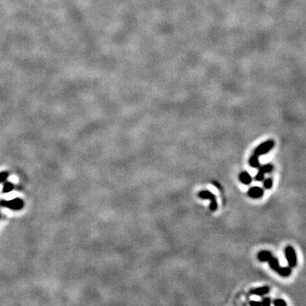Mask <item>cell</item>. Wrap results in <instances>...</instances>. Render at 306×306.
<instances>
[{
	"label": "cell",
	"instance_id": "4fadbf2b",
	"mask_svg": "<svg viewBox=\"0 0 306 306\" xmlns=\"http://www.w3.org/2000/svg\"><path fill=\"white\" fill-rule=\"evenodd\" d=\"M263 185H264V188L265 190H270L273 186V180L271 178H267V179H264L263 180Z\"/></svg>",
	"mask_w": 306,
	"mask_h": 306
},
{
	"label": "cell",
	"instance_id": "7c38bea8",
	"mask_svg": "<svg viewBox=\"0 0 306 306\" xmlns=\"http://www.w3.org/2000/svg\"><path fill=\"white\" fill-rule=\"evenodd\" d=\"M260 170H262L264 173H270L273 171L274 169V166L270 163H268V164H265L264 166H260L259 168Z\"/></svg>",
	"mask_w": 306,
	"mask_h": 306
},
{
	"label": "cell",
	"instance_id": "2e32d148",
	"mask_svg": "<svg viewBox=\"0 0 306 306\" xmlns=\"http://www.w3.org/2000/svg\"><path fill=\"white\" fill-rule=\"evenodd\" d=\"M273 305L275 306H287V303L281 298H276L273 301Z\"/></svg>",
	"mask_w": 306,
	"mask_h": 306
},
{
	"label": "cell",
	"instance_id": "9c48e42d",
	"mask_svg": "<svg viewBox=\"0 0 306 306\" xmlns=\"http://www.w3.org/2000/svg\"><path fill=\"white\" fill-rule=\"evenodd\" d=\"M248 163L250 165V167L253 168H259L260 167V160H259V156L253 154V156H250L249 158V161H248Z\"/></svg>",
	"mask_w": 306,
	"mask_h": 306
},
{
	"label": "cell",
	"instance_id": "9a60e30c",
	"mask_svg": "<svg viewBox=\"0 0 306 306\" xmlns=\"http://www.w3.org/2000/svg\"><path fill=\"white\" fill-rule=\"evenodd\" d=\"M264 175H265V173H264L262 170H260V168H259V171H258L257 174L255 175L254 180H255L256 181H259V182H260V181H263V180H264Z\"/></svg>",
	"mask_w": 306,
	"mask_h": 306
},
{
	"label": "cell",
	"instance_id": "e0dca14e",
	"mask_svg": "<svg viewBox=\"0 0 306 306\" xmlns=\"http://www.w3.org/2000/svg\"><path fill=\"white\" fill-rule=\"evenodd\" d=\"M8 176H9V173L7 172H1L0 173V183L5 182Z\"/></svg>",
	"mask_w": 306,
	"mask_h": 306
},
{
	"label": "cell",
	"instance_id": "5bb4252c",
	"mask_svg": "<svg viewBox=\"0 0 306 306\" xmlns=\"http://www.w3.org/2000/svg\"><path fill=\"white\" fill-rule=\"evenodd\" d=\"M14 189V184L11 182H5L3 184V193H9L12 191Z\"/></svg>",
	"mask_w": 306,
	"mask_h": 306
},
{
	"label": "cell",
	"instance_id": "d6986e66",
	"mask_svg": "<svg viewBox=\"0 0 306 306\" xmlns=\"http://www.w3.org/2000/svg\"><path fill=\"white\" fill-rule=\"evenodd\" d=\"M249 305H262V304H261V302H260V301H251L250 303H249Z\"/></svg>",
	"mask_w": 306,
	"mask_h": 306
},
{
	"label": "cell",
	"instance_id": "ba28073f",
	"mask_svg": "<svg viewBox=\"0 0 306 306\" xmlns=\"http://www.w3.org/2000/svg\"><path fill=\"white\" fill-rule=\"evenodd\" d=\"M272 256H273V255H272V253H271L270 251H268V250H262V251H260V253H258L257 258H258V260H260V262H267Z\"/></svg>",
	"mask_w": 306,
	"mask_h": 306
},
{
	"label": "cell",
	"instance_id": "8fae6325",
	"mask_svg": "<svg viewBox=\"0 0 306 306\" xmlns=\"http://www.w3.org/2000/svg\"><path fill=\"white\" fill-rule=\"evenodd\" d=\"M276 272L282 277H288L292 274V270H291L290 267H281V266Z\"/></svg>",
	"mask_w": 306,
	"mask_h": 306
},
{
	"label": "cell",
	"instance_id": "30bf717a",
	"mask_svg": "<svg viewBox=\"0 0 306 306\" xmlns=\"http://www.w3.org/2000/svg\"><path fill=\"white\" fill-rule=\"evenodd\" d=\"M267 262L269 263L270 267L273 270H275V272H276V271L279 270V268L281 267V266H280V264H279V261H278V260H277L275 257H273V256H272Z\"/></svg>",
	"mask_w": 306,
	"mask_h": 306
},
{
	"label": "cell",
	"instance_id": "3957f363",
	"mask_svg": "<svg viewBox=\"0 0 306 306\" xmlns=\"http://www.w3.org/2000/svg\"><path fill=\"white\" fill-rule=\"evenodd\" d=\"M0 205L4 208H8L12 210H20L24 207V201L20 198H15L10 201H1Z\"/></svg>",
	"mask_w": 306,
	"mask_h": 306
},
{
	"label": "cell",
	"instance_id": "277c9868",
	"mask_svg": "<svg viewBox=\"0 0 306 306\" xmlns=\"http://www.w3.org/2000/svg\"><path fill=\"white\" fill-rule=\"evenodd\" d=\"M284 254L290 268H294L297 265V255L294 248L292 246H288L284 249Z\"/></svg>",
	"mask_w": 306,
	"mask_h": 306
},
{
	"label": "cell",
	"instance_id": "8992f818",
	"mask_svg": "<svg viewBox=\"0 0 306 306\" xmlns=\"http://www.w3.org/2000/svg\"><path fill=\"white\" fill-rule=\"evenodd\" d=\"M270 292V288L268 286H264L261 288H257L250 290V294L252 295H256V296H264Z\"/></svg>",
	"mask_w": 306,
	"mask_h": 306
},
{
	"label": "cell",
	"instance_id": "6da1fadb",
	"mask_svg": "<svg viewBox=\"0 0 306 306\" xmlns=\"http://www.w3.org/2000/svg\"><path fill=\"white\" fill-rule=\"evenodd\" d=\"M198 197L203 200H209L210 201V205H209V209L211 211H216L218 208V203L216 201V197L214 193L211 191L205 190V191H201L198 192Z\"/></svg>",
	"mask_w": 306,
	"mask_h": 306
},
{
	"label": "cell",
	"instance_id": "5b68a950",
	"mask_svg": "<svg viewBox=\"0 0 306 306\" xmlns=\"http://www.w3.org/2000/svg\"><path fill=\"white\" fill-rule=\"evenodd\" d=\"M264 190L260 187L258 186H253L251 187L248 191H247V195L249 197L253 199H259L261 198L264 196Z\"/></svg>",
	"mask_w": 306,
	"mask_h": 306
},
{
	"label": "cell",
	"instance_id": "ac0fdd59",
	"mask_svg": "<svg viewBox=\"0 0 306 306\" xmlns=\"http://www.w3.org/2000/svg\"><path fill=\"white\" fill-rule=\"evenodd\" d=\"M261 304L262 305L264 306H268L271 305V299L270 298H264L261 301Z\"/></svg>",
	"mask_w": 306,
	"mask_h": 306
},
{
	"label": "cell",
	"instance_id": "7a4b0ae2",
	"mask_svg": "<svg viewBox=\"0 0 306 306\" xmlns=\"http://www.w3.org/2000/svg\"><path fill=\"white\" fill-rule=\"evenodd\" d=\"M274 146H275V141L273 139L266 140V141L261 143L260 145H258L255 148L254 154L259 156H262V155H264V154H267Z\"/></svg>",
	"mask_w": 306,
	"mask_h": 306
},
{
	"label": "cell",
	"instance_id": "52a82bcc",
	"mask_svg": "<svg viewBox=\"0 0 306 306\" xmlns=\"http://www.w3.org/2000/svg\"><path fill=\"white\" fill-rule=\"evenodd\" d=\"M239 180L243 184H245V185H248V184H250L252 183L253 179H252L251 175H250L247 172L243 171V172H242V173L239 174Z\"/></svg>",
	"mask_w": 306,
	"mask_h": 306
}]
</instances>
